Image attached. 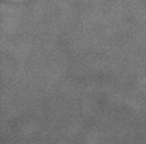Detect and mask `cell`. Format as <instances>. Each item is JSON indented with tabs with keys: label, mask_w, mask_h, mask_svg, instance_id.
Segmentation results:
<instances>
[]
</instances>
